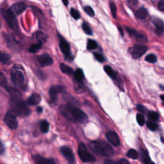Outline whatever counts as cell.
I'll list each match as a JSON object with an SVG mask.
<instances>
[{"mask_svg":"<svg viewBox=\"0 0 164 164\" xmlns=\"http://www.w3.org/2000/svg\"><path fill=\"white\" fill-rule=\"evenodd\" d=\"M90 148L96 154L105 157H111L114 155V149L111 146L102 140H94L89 144Z\"/></svg>","mask_w":164,"mask_h":164,"instance_id":"cell-1","label":"cell"},{"mask_svg":"<svg viewBox=\"0 0 164 164\" xmlns=\"http://www.w3.org/2000/svg\"><path fill=\"white\" fill-rule=\"evenodd\" d=\"M10 105L12 107V110H9V112L15 116L26 117L30 114V108L22 100L15 101H11Z\"/></svg>","mask_w":164,"mask_h":164,"instance_id":"cell-2","label":"cell"},{"mask_svg":"<svg viewBox=\"0 0 164 164\" xmlns=\"http://www.w3.org/2000/svg\"><path fill=\"white\" fill-rule=\"evenodd\" d=\"M78 154L81 160L85 163H93L96 159L95 156H94L88 151L85 145L81 143L78 146Z\"/></svg>","mask_w":164,"mask_h":164,"instance_id":"cell-3","label":"cell"},{"mask_svg":"<svg viewBox=\"0 0 164 164\" xmlns=\"http://www.w3.org/2000/svg\"><path fill=\"white\" fill-rule=\"evenodd\" d=\"M2 13L9 27L12 30H17L18 29V22H17L15 14L10 10H3Z\"/></svg>","mask_w":164,"mask_h":164,"instance_id":"cell-4","label":"cell"},{"mask_svg":"<svg viewBox=\"0 0 164 164\" xmlns=\"http://www.w3.org/2000/svg\"><path fill=\"white\" fill-rule=\"evenodd\" d=\"M72 122H78L81 124H84L88 121L87 114L81 109L72 106Z\"/></svg>","mask_w":164,"mask_h":164,"instance_id":"cell-5","label":"cell"},{"mask_svg":"<svg viewBox=\"0 0 164 164\" xmlns=\"http://www.w3.org/2000/svg\"><path fill=\"white\" fill-rule=\"evenodd\" d=\"M148 50V47L141 44H135L132 48H129L128 51L132 55L134 59H138L141 57Z\"/></svg>","mask_w":164,"mask_h":164,"instance_id":"cell-6","label":"cell"},{"mask_svg":"<svg viewBox=\"0 0 164 164\" xmlns=\"http://www.w3.org/2000/svg\"><path fill=\"white\" fill-rule=\"evenodd\" d=\"M11 79L15 87H21L24 84L25 78L22 72L19 70L13 69L11 71Z\"/></svg>","mask_w":164,"mask_h":164,"instance_id":"cell-7","label":"cell"},{"mask_svg":"<svg viewBox=\"0 0 164 164\" xmlns=\"http://www.w3.org/2000/svg\"><path fill=\"white\" fill-rule=\"evenodd\" d=\"M36 60L39 65L41 67L49 66L53 63V58L50 55L47 53L37 56V57L36 58Z\"/></svg>","mask_w":164,"mask_h":164,"instance_id":"cell-8","label":"cell"},{"mask_svg":"<svg viewBox=\"0 0 164 164\" xmlns=\"http://www.w3.org/2000/svg\"><path fill=\"white\" fill-rule=\"evenodd\" d=\"M4 121L5 124L11 130H15L17 126H18V122H17L15 116L9 112L6 114L4 118Z\"/></svg>","mask_w":164,"mask_h":164,"instance_id":"cell-9","label":"cell"},{"mask_svg":"<svg viewBox=\"0 0 164 164\" xmlns=\"http://www.w3.org/2000/svg\"><path fill=\"white\" fill-rule=\"evenodd\" d=\"M60 152L66 160L71 164L74 163L75 158L72 149L67 146H63L60 148Z\"/></svg>","mask_w":164,"mask_h":164,"instance_id":"cell-10","label":"cell"},{"mask_svg":"<svg viewBox=\"0 0 164 164\" xmlns=\"http://www.w3.org/2000/svg\"><path fill=\"white\" fill-rule=\"evenodd\" d=\"M63 92V88L61 85H55L49 91L50 96V103H55L57 99V94Z\"/></svg>","mask_w":164,"mask_h":164,"instance_id":"cell-11","label":"cell"},{"mask_svg":"<svg viewBox=\"0 0 164 164\" xmlns=\"http://www.w3.org/2000/svg\"><path fill=\"white\" fill-rule=\"evenodd\" d=\"M126 29L128 33H129V34H130L133 38L136 39L137 40L141 41V42H146V41L148 40L147 37H146L144 35H143L142 33L139 32L137 30H135V29L129 27L128 28L126 27Z\"/></svg>","mask_w":164,"mask_h":164,"instance_id":"cell-12","label":"cell"},{"mask_svg":"<svg viewBox=\"0 0 164 164\" xmlns=\"http://www.w3.org/2000/svg\"><path fill=\"white\" fill-rule=\"evenodd\" d=\"M106 137L108 140V142L111 144L115 146V147H118L121 144L120 138L118 135L114 132H108V133H107Z\"/></svg>","mask_w":164,"mask_h":164,"instance_id":"cell-13","label":"cell"},{"mask_svg":"<svg viewBox=\"0 0 164 164\" xmlns=\"http://www.w3.org/2000/svg\"><path fill=\"white\" fill-rule=\"evenodd\" d=\"M26 5L24 3H17L12 5L10 10L14 14L20 15L25 12L26 9Z\"/></svg>","mask_w":164,"mask_h":164,"instance_id":"cell-14","label":"cell"},{"mask_svg":"<svg viewBox=\"0 0 164 164\" xmlns=\"http://www.w3.org/2000/svg\"><path fill=\"white\" fill-rule=\"evenodd\" d=\"M60 49L62 53L65 55L66 57H71V49H70V46L69 44L67 43V41L64 39H61L59 43Z\"/></svg>","mask_w":164,"mask_h":164,"instance_id":"cell-15","label":"cell"},{"mask_svg":"<svg viewBox=\"0 0 164 164\" xmlns=\"http://www.w3.org/2000/svg\"><path fill=\"white\" fill-rule=\"evenodd\" d=\"M35 164H56L53 159H46L40 155H36L33 157Z\"/></svg>","mask_w":164,"mask_h":164,"instance_id":"cell-16","label":"cell"},{"mask_svg":"<svg viewBox=\"0 0 164 164\" xmlns=\"http://www.w3.org/2000/svg\"><path fill=\"white\" fill-rule=\"evenodd\" d=\"M153 25L155 26V33L157 35H161L163 32L164 25L163 21L159 18H154L152 20Z\"/></svg>","mask_w":164,"mask_h":164,"instance_id":"cell-17","label":"cell"},{"mask_svg":"<svg viewBox=\"0 0 164 164\" xmlns=\"http://www.w3.org/2000/svg\"><path fill=\"white\" fill-rule=\"evenodd\" d=\"M7 90L8 92L9 93V94L11 96V101H19L22 100L21 99V94L17 91V89H13V88H10V87H7Z\"/></svg>","mask_w":164,"mask_h":164,"instance_id":"cell-18","label":"cell"},{"mask_svg":"<svg viewBox=\"0 0 164 164\" xmlns=\"http://www.w3.org/2000/svg\"><path fill=\"white\" fill-rule=\"evenodd\" d=\"M41 101V97L37 93H34L32 96L28 97L27 100V104L30 106H34L39 104Z\"/></svg>","mask_w":164,"mask_h":164,"instance_id":"cell-19","label":"cell"},{"mask_svg":"<svg viewBox=\"0 0 164 164\" xmlns=\"http://www.w3.org/2000/svg\"><path fill=\"white\" fill-rule=\"evenodd\" d=\"M135 15L137 18L139 19H144L148 17V12L146 9L144 7H141L135 12Z\"/></svg>","mask_w":164,"mask_h":164,"instance_id":"cell-20","label":"cell"},{"mask_svg":"<svg viewBox=\"0 0 164 164\" xmlns=\"http://www.w3.org/2000/svg\"><path fill=\"white\" fill-rule=\"evenodd\" d=\"M75 80L78 82H82L84 79V74L82 69H78L74 73Z\"/></svg>","mask_w":164,"mask_h":164,"instance_id":"cell-21","label":"cell"},{"mask_svg":"<svg viewBox=\"0 0 164 164\" xmlns=\"http://www.w3.org/2000/svg\"><path fill=\"white\" fill-rule=\"evenodd\" d=\"M60 68L62 72L63 73L68 74H72L74 73V70L71 67H69L67 65H66V64L60 63Z\"/></svg>","mask_w":164,"mask_h":164,"instance_id":"cell-22","label":"cell"},{"mask_svg":"<svg viewBox=\"0 0 164 164\" xmlns=\"http://www.w3.org/2000/svg\"><path fill=\"white\" fill-rule=\"evenodd\" d=\"M104 71L106 72V73L112 79L116 80L117 78H118V77H117L116 73L114 72V71L112 69V67H110L108 66H106L104 67Z\"/></svg>","mask_w":164,"mask_h":164,"instance_id":"cell-23","label":"cell"},{"mask_svg":"<svg viewBox=\"0 0 164 164\" xmlns=\"http://www.w3.org/2000/svg\"><path fill=\"white\" fill-rule=\"evenodd\" d=\"M140 153H141L142 161L143 162V163L144 164H151V163L150 158L149 156V155H148L147 151L144 150V149H142L141 152H140Z\"/></svg>","mask_w":164,"mask_h":164,"instance_id":"cell-24","label":"cell"},{"mask_svg":"<svg viewBox=\"0 0 164 164\" xmlns=\"http://www.w3.org/2000/svg\"><path fill=\"white\" fill-rule=\"evenodd\" d=\"M40 128L41 132H42L43 133H48L50 129V125L48 122L46 120H43L41 121L40 124Z\"/></svg>","mask_w":164,"mask_h":164,"instance_id":"cell-25","label":"cell"},{"mask_svg":"<svg viewBox=\"0 0 164 164\" xmlns=\"http://www.w3.org/2000/svg\"><path fill=\"white\" fill-rule=\"evenodd\" d=\"M126 155L128 157L130 158V159H133V160L138 159V158L139 156V154L138 153V151H137L135 149H131L129 150L127 152Z\"/></svg>","mask_w":164,"mask_h":164,"instance_id":"cell-26","label":"cell"},{"mask_svg":"<svg viewBox=\"0 0 164 164\" xmlns=\"http://www.w3.org/2000/svg\"><path fill=\"white\" fill-rule=\"evenodd\" d=\"M10 60V56L9 54L0 52V62L3 64H7Z\"/></svg>","mask_w":164,"mask_h":164,"instance_id":"cell-27","label":"cell"},{"mask_svg":"<svg viewBox=\"0 0 164 164\" xmlns=\"http://www.w3.org/2000/svg\"><path fill=\"white\" fill-rule=\"evenodd\" d=\"M36 37L40 44L45 43L47 40L46 35L42 32H37L36 33Z\"/></svg>","mask_w":164,"mask_h":164,"instance_id":"cell-28","label":"cell"},{"mask_svg":"<svg viewBox=\"0 0 164 164\" xmlns=\"http://www.w3.org/2000/svg\"><path fill=\"white\" fill-rule=\"evenodd\" d=\"M97 47V44L95 40H91V39L88 40L87 46V48L88 50H94L96 49Z\"/></svg>","mask_w":164,"mask_h":164,"instance_id":"cell-29","label":"cell"},{"mask_svg":"<svg viewBox=\"0 0 164 164\" xmlns=\"http://www.w3.org/2000/svg\"><path fill=\"white\" fill-rule=\"evenodd\" d=\"M41 46H42V44H41L40 43L32 44L30 47V48H29L28 51L31 53H37V51H39L40 50Z\"/></svg>","mask_w":164,"mask_h":164,"instance_id":"cell-30","label":"cell"},{"mask_svg":"<svg viewBox=\"0 0 164 164\" xmlns=\"http://www.w3.org/2000/svg\"><path fill=\"white\" fill-rule=\"evenodd\" d=\"M146 125H147L148 128L151 131H156L158 129V127H159V126H158L156 122L150 121H147V122H146Z\"/></svg>","mask_w":164,"mask_h":164,"instance_id":"cell-31","label":"cell"},{"mask_svg":"<svg viewBox=\"0 0 164 164\" xmlns=\"http://www.w3.org/2000/svg\"><path fill=\"white\" fill-rule=\"evenodd\" d=\"M148 118L150 120V121L155 122L159 120V115L155 112H151L148 114Z\"/></svg>","mask_w":164,"mask_h":164,"instance_id":"cell-32","label":"cell"},{"mask_svg":"<svg viewBox=\"0 0 164 164\" xmlns=\"http://www.w3.org/2000/svg\"><path fill=\"white\" fill-rule=\"evenodd\" d=\"M82 28H83V30L84 31V32L86 34L89 35V36H91V35H92V29L89 26V25L87 24V23H85V22L83 23V25H82Z\"/></svg>","mask_w":164,"mask_h":164,"instance_id":"cell-33","label":"cell"},{"mask_svg":"<svg viewBox=\"0 0 164 164\" xmlns=\"http://www.w3.org/2000/svg\"><path fill=\"white\" fill-rule=\"evenodd\" d=\"M71 16L76 20H78L80 18V14L79 12L74 9H71V11H70Z\"/></svg>","mask_w":164,"mask_h":164,"instance_id":"cell-34","label":"cell"},{"mask_svg":"<svg viewBox=\"0 0 164 164\" xmlns=\"http://www.w3.org/2000/svg\"><path fill=\"white\" fill-rule=\"evenodd\" d=\"M110 8L111 10V12H112V16L114 18H116L117 16V7L115 3L110 2Z\"/></svg>","mask_w":164,"mask_h":164,"instance_id":"cell-35","label":"cell"},{"mask_svg":"<svg viewBox=\"0 0 164 164\" xmlns=\"http://www.w3.org/2000/svg\"><path fill=\"white\" fill-rule=\"evenodd\" d=\"M145 60L150 63H155L157 60V58L154 54H149L146 56Z\"/></svg>","mask_w":164,"mask_h":164,"instance_id":"cell-36","label":"cell"},{"mask_svg":"<svg viewBox=\"0 0 164 164\" xmlns=\"http://www.w3.org/2000/svg\"><path fill=\"white\" fill-rule=\"evenodd\" d=\"M137 123L140 125V126H144V123H145V118L144 116L142 114H137Z\"/></svg>","mask_w":164,"mask_h":164,"instance_id":"cell-37","label":"cell"},{"mask_svg":"<svg viewBox=\"0 0 164 164\" xmlns=\"http://www.w3.org/2000/svg\"><path fill=\"white\" fill-rule=\"evenodd\" d=\"M0 85L3 86V87L6 88V89L8 87L7 80H6L5 76L1 73H0Z\"/></svg>","mask_w":164,"mask_h":164,"instance_id":"cell-38","label":"cell"},{"mask_svg":"<svg viewBox=\"0 0 164 164\" xmlns=\"http://www.w3.org/2000/svg\"><path fill=\"white\" fill-rule=\"evenodd\" d=\"M84 11L85 12V13L93 17L94 15H95L94 11L92 9V8L90 6H86V7H84Z\"/></svg>","mask_w":164,"mask_h":164,"instance_id":"cell-39","label":"cell"},{"mask_svg":"<svg viewBox=\"0 0 164 164\" xmlns=\"http://www.w3.org/2000/svg\"><path fill=\"white\" fill-rule=\"evenodd\" d=\"M94 55L95 58H96V59L98 62H101V63L104 62L105 59H104V58L103 56L102 55L98 53H95L94 54Z\"/></svg>","mask_w":164,"mask_h":164,"instance_id":"cell-40","label":"cell"},{"mask_svg":"<svg viewBox=\"0 0 164 164\" xmlns=\"http://www.w3.org/2000/svg\"><path fill=\"white\" fill-rule=\"evenodd\" d=\"M104 164H119V162H116L113 160H106L104 162Z\"/></svg>","mask_w":164,"mask_h":164,"instance_id":"cell-41","label":"cell"},{"mask_svg":"<svg viewBox=\"0 0 164 164\" xmlns=\"http://www.w3.org/2000/svg\"><path fill=\"white\" fill-rule=\"evenodd\" d=\"M159 9L160 11L164 12V0L160 1L159 3Z\"/></svg>","mask_w":164,"mask_h":164,"instance_id":"cell-42","label":"cell"},{"mask_svg":"<svg viewBox=\"0 0 164 164\" xmlns=\"http://www.w3.org/2000/svg\"><path fill=\"white\" fill-rule=\"evenodd\" d=\"M5 152V147L2 142L0 140V155H2Z\"/></svg>","mask_w":164,"mask_h":164,"instance_id":"cell-43","label":"cell"},{"mask_svg":"<svg viewBox=\"0 0 164 164\" xmlns=\"http://www.w3.org/2000/svg\"><path fill=\"white\" fill-rule=\"evenodd\" d=\"M137 109H138V110L139 111V112H142V113L144 112V107L142 106V105H141V104H138L137 105Z\"/></svg>","mask_w":164,"mask_h":164,"instance_id":"cell-44","label":"cell"},{"mask_svg":"<svg viewBox=\"0 0 164 164\" xmlns=\"http://www.w3.org/2000/svg\"><path fill=\"white\" fill-rule=\"evenodd\" d=\"M119 164H130V162H128V160H127L125 159H121L119 161Z\"/></svg>","mask_w":164,"mask_h":164,"instance_id":"cell-45","label":"cell"},{"mask_svg":"<svg viewBox=\"0 0 164 164\" xmlns=\"http://www.w3.org/2000/svg\"><path fill=\"white\" fill-rule=\"evenodd\" d=\"M118 30H119V33L121 35V36H124V32H123V29L121 26H118Z\"/></svg>","mask_w":164,"mask_h":164,"instance_id":"cell-46","label":"cell"},{"mask_svg":"<svg viewBox=\"0 0 164 164\" xmlns=\"http://www.w3.org/2000/svg\"><path fill=\"white\" fill-rule=\"evenodd\" d=\"M37 112H38L39 113H40V112H43V108H40V107H39V108H37Z\"/></svg>","mask_w":164,"mask_h":164,"instance_id":"cell-47","label":"cell"},{"mask_svg":"<svg viewBox=\"0 0 164 164\" xmlns=\"http://www.w3.org/2000/svg\"><path fill=\"white\" fill-rule=\"evenodd\" d=\"M62 3H63L64 5H65L66 6H67L69 2H68V1H63V2H62Z\"/></svg>","mask_w":164,"mask_h":164,"instance_id":"cell-48","label":"cell"},{"mask_svg":"<svg viewBox=\"0 0 164 164\" xmlns=\"http://www.w3.org/2000/svg\"><path fill=\"white\" fill-rule=\"evenodd\" d=\"M160 97H161V99H162V101H163V104H164V95L160 96Z\"/></svg>","mask_w":164,"mask_h":164,"instance_id":"cell-49","label":"cell"},{"mask_svg":"<svg viewBox=\"0 0 164 164\" xmlns=\"http://www.w3.org/2000/svg\"><path fill=\"white\" fill-rule=\"evenodd\" d=\"M151 164H155V163H153V162H151Z\"/></svg>","mask_w":164,"mask_h":164,"instance_id":"cell-50","label":"cell"}]
</instances>
